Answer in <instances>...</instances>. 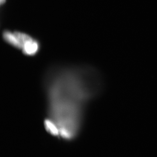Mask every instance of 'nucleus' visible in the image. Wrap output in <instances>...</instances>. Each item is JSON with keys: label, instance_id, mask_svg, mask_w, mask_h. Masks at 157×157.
<instances>
[{"label": "nucleus", "instance_id": "7ed1b4c3", "mask_svg": "<svg viewBox=\"0 0 157 157\" xmlns=\"http://www.w3.org/2000/svg\"><path fill=\"white\" fill-rule=\"evenodd\" d=\"M6 0H0V3H1V4H3L5 2Z\"/></svg>", "mask_w": 157, "mask_h": 157}, {"label": "nucleus", "instance_id": "f03ea898", "mask_svg": "<svg viewBox=\"0 0 157 157\" xmlns=\"http://www.w3.org/2000/svg\"><path fill=\"white\" fill-rule=\"evenodd\" d=\"M3 38L8 44L21 51L27 56H35L40 49L39 41L25 33L6 30L3 32Z\"/></svg>", "mask_w": 157, "mask_h": 157}, {"label": "nucleus", "instance_id": "f257e3e1", "mask_svg": "<svg viewBox=\"0 0 157 157\" xmlns=\"http://www.w3.org/2000/svg\"><path fill=\"white\" fill-rule=\"evenodd\" d=\"M49 109L48 121L60 129L81 123L83 105L93 96L91 79L84 67L52 70L45 81Z\"/></svg>", "mask_w": 157, "mask_h": 157}]
</instances>
